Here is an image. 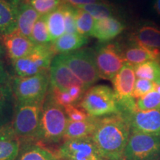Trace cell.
<instances>
[{
	"label": "cell",
	"mask_w": 160,
	"mask_h": 160,
	"mask_svg": "<svg viewBox=\"0 0 160 160\" xmlns=\"http://www.w3.org/2000/svg\"><path fill=\"white\" fill-rule=\"evenodd\" d=\"M130 135L128 122L119 113L99 118L91 137L106 160H122Z\"/></svg>",
	"instance_id": "1"
},
{
	"label": "cell",
	"mask_w": 160,
	"mask_h": 160,
	"mask_svg": "<svg viewBox=\"0 0 160 160\" xmlns=\"http://www.w3.org/2000/svg\"><path fill=\"white\" fill-rule=\"evenodd\" d=\"M68 121L64 108L56 102L48 91L43 103L41 125L37 141L48 145L59 143L63 140Z\"/></svg>",
	"instance_id": "2"
},
{
	"label": "cell",
	"mask_w": 160,
	"mask_h": 160,
	"mask_svg": "<svg viewBox=\"0 0 160 160\" xmlns=\"http://www.w3.org/2000/svg\"><path fill=\"white\" fill-rule=\"evenodd\" d=\"M44 102L19 103L16 102L12 127L21 142L37 141L41 125Z\"/></svg>",
	"instance_id": "3"
},
{
	"label": "cell",
	"mask_w": 160,
	"mask_h": 160,
	"mask_svg": "<svg viewBox=\"0 0 160 160\" xmlns=\"http://www.w3.org/2000/svg\"><path fill=\"white\" fill-rule=\"evenodd\" d=\"M79 107L89 116L96 118L119 114V104L113 89L107 85L91 87L82 98Z\"/></svg>",
	"instance_id": "4"
},
{
	"label": "cell",
	"mask_w": 160,
	"mask_h": 160,
	"mask_svg": "<svg viewBox=\"0 0 160 160\" xmlns=\"http://www.w3.org/2000/svg\"><path fill=\"white\" fill-rule=\"evenodd\" d=\"M50 84V76L45 71L32 77H13L11 87L17 102L33 103L45 101Z\"/></svg>",
	"instance_id": "5"
},
{
	"label": "cell",
	"mask_w": 160,
	"mask_h": 160,
	"mask_svg": "<svg viewBox=\"0 0 160 160\" xmlns=\"http://www.w3.org/2000/svg\"><path fill=\"white\" fill-rule=\"evenodd\" d=\"M88 89L100 79L95 61L94 51L82 49L58 55Z\"/></svg>",
	"instance_id": "6"
},
{
	"label": "cell",
	"mask_w": 160,
	"mask_h": 160,
	"mask_svg": "<svg viewBox=\"0 0 160 160\" xmlns=\"http://www.w3.org/2000/svg\"><path fill=\"white\" fill-rule=\"evenodd\" d=\"M55 53L53 44L36 45L29 54L12 61V65L18 77H32L48 71L55 57Z\"/></svg>",
	"instance_id": "7"
},
{
	"label": "cell",
	"mask_w": 160,
	"mask_h": 160,
	"mask_svg": "<svg viewBox=\"0 0 160 160\" xmlns=\"http://www.w3.org/2000/svg\"><path fill=\"white\" fill-rule=\"evenodd\" d=\"M136 82L134 66L125 63L112 80L116 97L119 104V114L123 117L130 114L137 109V100L133 97Z\"/></svg>",
	"instance_id": "8"
},
{
	"label": "cell",
	"mask_w": 160,
	"mask_h": 160,
	"mask_svg": "<svg viewBox=\"0 0 160 160\" xmlns=\"http://www.w3.org/2000/svg\"><path fill=\"white\" fill-rule=\"evenodd\" d=\"M94 56L99 77L104 79L112 81L126 63L122 46L117 42L98 46Z\"/></svg>",
	"instance_id": "9"
},
{
	"label": "cell",
	"mask_w": 160,
	"mask_h": 160,
	"mask_svg": "<svg viewBox=\"0 0 160 160\" xmlns=\"http://www.w3.org/2000/svg\"><path fill=\"white\" fill-rule=\"evenodd\" d=\"M124 159L127 160H160V135L131 131Z\"/></svg>",
	"instance_id": "10"
},
{
	"label": "cell",
	"mask_w": 160,
	"mask_h": 160,
	"mask_svg": "<svg viewBox=\"0 0 160 160\" xmlns=\"http://www.w3.org/2000/svg\"><path fill=\"white\" fill-rule=\"evenodd\" d=\"M57 153L63 160H106L91 137L65 140Z\"/></svg>",
	"instance_id": "11"
},
{
	"label": "cell",
	"mask_w": 160,
	"mask_h": 160,
	"mask_svg": "<svg viewBox=\"0 0 160 160\" xmlns=\"http://www.w3.org/2000/svg\"><path fill=\"white\" fill-rule=\"evenodd\" d=\"M124 117L128 122L132 132L160 135V110H136Z\"/></svg>",
	"instance_id": "12"
},
{
	"label": "cell",
	"mask_w": 160,
	"mask_h": 160,
	"mask_svg": "<svg viewBox=\"0 0 160 160\" xmlns=\"http://www.w3.org/2000/svg\"><path fill=\"white\" fill-rule=\"evenodd\" d=\"M50 82L51 86L62 91H68L74 86H82L87 91L81 80L58 55L53 58L50 68Z\"/></svg>",
	"instance_id": "13"
},
{
	"label": "cell",
	"mask_w": 160,
	"mask_h": 160,
	"mask_svg": "<svg viewBox=\"0 0 160 160\" xmlns=\"http://www.w3.org/2000/svg\"><path fill=\"white\" fill-rule=\"evenodd\" d=\"M11 2L17 12V31L31 39L33 26L41 15L32 7L28 0H11Z\"/></svg>",
	"instance_id": "14"
},
{
	"label": "cell",
	"mask_w": 160,
	"mask_h": 160,
	"mask_svg": "<svg viewBox=\"0 0 160 160\" xmlns=\"http://www.w3.org/2000/svg\"><path fill=\"white\" fill-rule=\"evenodd\" d=\"M3 42L6 51L12 61L25 57L36 46L29 38L21 34L17 30L3 35Z\"/></svg>",
	"instance_id": "15"
},
{
	"label": "cell",
	"mask_w": 160,
	"mask_h": 160,
	"mask_svg": "<svg viewBox=\"0 0 160 160\" xmlns=\"http://www.w3.org/2000/svg\"><path fill=\"white\" fill-rule=\"evenodd\" d=\"M21 145L11 124L0 128V160L17 159Z\"/></svg>",
	"instance_id": "16"
},
{
	"label": "cell",
	"mask_w": 160,
	"mask_h": 160,
	"mask_svg": "<svg viewBox=\"0 0 160 160\" xmlns=\"http://www.w3.org/2000/svg\"><path fill=\"white\" fill-rule=\"evenodd\" d=\"M131 42L151 48L160 49V27L151 22H142L132 33Z\"/></svg>",
	"instance_id": "17"
},
{
	"label": "cell",
	"mask_w": 160,
	"mask_h": 160,
	"mask_svg": "<svg viewBox=\"0 0 160 160\" xmlns=\"http://www.w3.org/2000/svg\"><path fill=\"white\" fill-rule=\"evenodd\" d=\"M122 48L126 63L134 67L148 61L160 62V49L145 47L133 42Z\"/></svg>",
	"instance_id": "18"
},
{
	"label": "cell",
	"mask_w": 160,
	"mask_h": 160,
	"mask_svg": "<svg viewBox=\"0 0 160 160\" xmlns=\"http://www.w3.org/2000/svg\"><path fill=\"white\" fill-rule=\"evenodd\" d=\"M124 29L125 25L116 17L96 19L91 37L102 42H106L119 36Z\"/></svg>",
	"instance_id": "19"
},
{
	"label": "cell",
	"mask_w": 160,
	"mask_h": 160,
	"mask_svg": "<svg viewBox=\"0 0 160 160\" xmlns=\"http://www.w3.org/2000/svg\"><path fill=\"white\" fill-rule=\"evenodd\" d=\"M58 154L33 141L24 142L16 160H60Z\"/></svg>",
	"instance_id": "20"
},
{
	"label": "cell",
	"mask_w": 160,
	"mask_h": 160,
	"mask_svg": "<svg viewBox=\"0 0 160 160\" xmlns=\"http://www.w3.org/2000/svg\"><path fill=\"white\" fill-rule=\"evenodd\" d=\"M99 118L90 117L87 119L80 122L68 121L63 140L79 139L92 137Z\"/></svg>",
	"instance_id": "21"
},
{
	"label": "cell",
	"mask_w": 160,
	"mask_h": 160,
	"mask_svg": "<svg viewBox=\"0 0 160 160\" xmlns=\"http://www.w3.org/2000/svg\"><path fill=\"white\" fill-rule=\"evenodd\" d=\"M16 99L10 85L0 86V128L12 123Z\"/></svg>",
	"instance_id": "22"
},
{
	"label": "cell",
	"mask_w": 160,
	"mask_h": 160,
	"mask_svg": "<svg viewBox=\"0 0 160 160\" xmlns=\"http://www.w3.org/2000/svg\"><path fill=\"white\" fill-rule=\"evenodd\" d=\"M88 42L87 37L79 33H65L53 43L56 53L59 54L71 53L81 48Z\"/></svg>",
	"instance_id": "23"
},
{
	"label": "cell",
	"mask_w": 160,
	"mask_h": 160,
	"mask_svg": "<svg viewBox=\"0 0 160 160\" xmlns=\"http://www.w3.org/2000/svg\"><path fill=\"white\" fill-rule=\"evenodd\" d=\"M17 30V12L8 0H0V33L8 34Z\"/></svg>",
	"instance_id": "24"
},
{
	"label": "cell",
	"mask_w": 160,
	"mask_h": 160,
	"mask_svg": "<svg viewBox=\"0 0 160 160\" xmlns=\"http://www.w3.org/2000/svg\"><path fill=\"white\" fill-rule=\"evenodd\" d=\"M47 22L51 42L53 44L65 33V15L61 6L59 5L57 9L47 15Z\"/></svg>",
	"instance_id": "25"
},
{
	"label": "cell",
	"mask_w": 160,
	"mask_h": 160,
	"mask_svg": "<svg viewBox=\"0 0 160 160\" xmlns=\"http://www.w3.org/2000/svg\"><path fill=\"white\" fill-rule=\"evenodd\" d=\"M136 77L160 85V62L148 61L134 67Z\"/></svg>",
	"instance_id": "26"
},
{
	"label": "cell",
	"mask_w": 160,
	"mask_h": 160,
	"mask_svg": "<svg viewBox=\"0 0 160 160\" xmlns=\"http://www.w3.org/2000/svg\"><path fill=\"white\" fill-rule=\"evenodd\" d=\"M90 13L95 19H103L107 17H116L118 10L114 5H113L109 2L102 3L89 4L83 6L77 7ZM117 18V17H116Z\"/></svg>",
	"instance_id": "27"
},
{
	"label": "cell",
	"mask_w": 160,
	"mask_h": 160,
	"mask_svg": "<svg viewBox=\"0 0 160 160\" xmlns=\"http://www.w3.org/2000/svg\"><path fill=\"white\" fill-rule=\"evenodd\" d=\"M31 40L36 45H51L47 22V15L41 16L33 26Z\"/></svg>",
	"instance_id": "28"
},
{
	"label": "cell",
	"mask_w": 160,
	"mask_h": 160,
	"mask_svg": "<svg viewBox=\"0 0 160 160\" xmlns=\"http://www.w3.org/2000/svg\"><path fill=\"white\" fill-rule=\"evenodd\" d=\"M96 19L90 13L76 8V24L77 33L84 37L92 35Z\"/></svg>",
	"instance_id": "29"
},
{
	"label": "cell",
	"mask_w": 160,
	"mask_h": 160,
	"mask_svg": "<svg viewBox=\"0 0 160 160\" xmlns=\"http://www.w3.org/2000/svg\"><path fill=\"white\" fill-rule=\"evenodd\" d=\"M137 109L138 111H152L160 110V94L153 91L137 99Z\"/></svg>",
	"instance_id": "30"
},
{
	"label": "cell",
	"mask_w": 160,
	"mask_h": 160,
	"mask_svg": "<svg viewBox=\"0 0 160 160\" xmlns=\"http://www.w3.org/2000/svg\"><path fill=\"white\" fill-rule=\"evenodd\" d=\"M60 6L65 15V33H78L76 24V8L63 2H62Z\"/></svg>",
	"instance_id": "31"
},
{
	"label": "cell",
	"mask_w": 160,
	"mask_h": 160,
	"mask_svg": "<svg viewBox=\"0 0 160 160\" xmlns=\"http://www.w3.org/2000/svg\"><path fill=\"white\" fill-rule=\"evenodd\" d=\"M32 7L41 16L48 15L62 4V0H28Z\"/></svg>",
	"instance_id": "32"
},
{
	"label": "cell",
	"mask_w": 160,
	"mask_h": 160,
	"mask_svg": "<svg viewBox=\"0 0 160 160\" xmlns=\"http://www.w3.org/2000/svg\"><path fill=\"white\" fill-rule=\"evenodd\" d=\"M156 88H157V84L153 82L137 78V79H136L134 88H133V97L135 99H139L148 94L150 92L155 91Z\"/></svg>",
	"instance_id": "33"
},
{
	"label": "cell",
	"mask_w": 160,
	"mask_h": 160,
	"mask_svg": "<svg viewBox=\"0 0 160 160\" xmlns=\"http://www.w3.org/2000/svg\"><path fill=\"white\" fill-rule=\"evenodd\" d=\"M49 91L53 96L56 102L62 108H65L70 105H73V103H74L73 99L68 91H60L57 88L53 87L51 85L49 88Z\"/></svg>",
	"instance_id": "34"
},
{
	"label": "cell",
	"mask_w": 160,
	"mask_h": 160,
	"mask_svg": "<svg viewBox=\"0 0 160 160\" xmlns=\"http://www.w3.org/2000/svg\"><path fill=\"white\" fill-rule=\"evenodd\" d=\"M66 115L69 121L80 122L87 119L90 116L83 109L76 107L74 105H70L64 108Z\"/></svg>",
	"instance_id": "35"
},
{
	"label": "cell",
	"mask_w": 160,
	"mask_h": 160,
	"mask_svg": "<svg viewBox=\"0 0 160 160\" xmlns=\"http://www.w3.org/2000/svg\"><path fill=\"white\" fill-rule=\"evenodd\" d=\"M106 2L109 1L108 0H62V2L68 4V5L75 8L89 5V4L102 3Z\"/></svg>",
	"instance_id": "36"
},
{
	"label": "cell",
	"mask_w": 160,
	"mask_h": 160,
	"mask_svg": "<svg viewBox=\"0 0 160 160\" xmlns=\"http://www.w3.org/2000/svg\"><path fill=\"white\" fill-rule=\"evenodd\" d=\"M9 76L4 67L2 62L0 61V86L8 85Z\"/></svg>",
	"instance_id": "37"
},
{
	"label": "cell",
	"mask_w": 160,
	"mask_h": 160,
	"mask_svg": "<svg viewBox=\"0 0 160 160\" xmlns=\"http://www.w3.org/2000/svg\"><path fill=\"white\" fill-rule=\"evenodd\" d=\"M151 6L153 12L160 17V0H152Z\"/></svg>",
	"instance_id": "38"
},
{
	"label": "cell",
	"mask_w": 160,
	"mask_h": 160,
	"mask_svg": "<svg viewBox=\"0 0 160 160\" xmlns=\"http://www.w3.org/2000/svg\"><path fill=\"white\" fill-rule=\"evenodd\" d=\"M156 91L160 94V85H157V88H156Z\"/></svg>",
	"instance_id": "39"
},
{
	"label": "cell",
	"mask_w": 160,
	"mask_h": 160,
	"mask_svg": "<svg viewBox=\"0 0 160 160\" xmlns=\"http://www.w3.org/2000/svg\"><path fill=\"white\" fill-rule=\"evenodd\" d=\"M2 48H1V47H0V55L2 54Z\"/></svg>",
	"instance_id": "40"
},
{
	"label": "cell",
	"mask_w": 160,
	"mask_h": 160,
	"mask_svg": "<svg viewBox=\"0 0 160 160\" xmlns=\"http://www.w3.org/2000/svg\"><path fill=\"white\" fill-rule=\"evenodd\" d=\"M122 160H127V159H122Z\"/></svg>",
	"instance_id": "41"
}]
</instances>
